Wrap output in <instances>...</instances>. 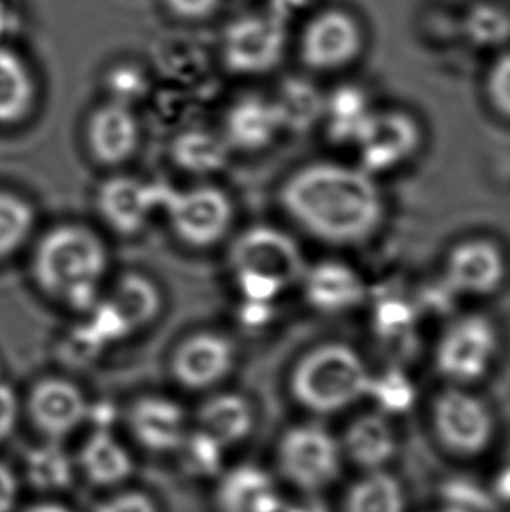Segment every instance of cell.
I'll list each match as a JSON object with an SVG mask.
<instances>
[{"instance_id":"obj_13","label":"cell","mask_w":510,"mask_h":512,"mask_svg":"<svg viewBox=\"0 0 510 512\" xmlns=\"http://www.w3.org/2000/svg\"><path fill=\"white\" fill-rule=\"evenodd\" d=\"M166 184L116 175L97 191V210L102 221L121 236L138 235L163 207Z\"/></svg>"},{"instance_id":"obj_15","label":"cell","mask_w":510,"mask_h":512,"mask_svg":"<svg viewBox=\"0 0 510 512\" xmlns=\"http://www.w3.org/2000/svg\"><path fill=\"white\" fill-rule=\"evenodd\" d=\"M236 362L235 345L217 333H196L172 355V374L180 387L208 390L226 380Z\"/></svg>"},{"instance_id":"obj_34","label":"cell","mask_w":510,"mask_h":512,"mask_svg":"<svg viewBox=\"0 0 510 512\" xmlns=\"http://www.w3.org/2000/svg\"><path fill=\"white\" fill-rule=\"evenodd\" d=\"M465 34L477 46H498L510 39V14L497 4H476L465 18Z\"/></svg>"},{"instance_id":"obj_12","label":"cell","mask_w":510,"mask_h":512,"mask_svg":"<svg viewBox=\"0 0 510 512\" xmlns=\"http://www.w3.org/2000/svg\"><path fill=\"white\" fill-rule=\"evenodd\" d=\"M364 49V32L352 14L327 9L313 16L301 35V56L311 69L332 72L348 67Z\"/></svg>"},{"instance_id":"obj_29","label":"cell","mask_w":510,"mask_h":512,"mask_svg":"<svg viewBox=\"0 0 510 512\" xmlns=\"http://www.w3.org/2000/svg\"><path fill=\"white\" fill-rule=\"evenodd\" d=\"M273 102L282 121V130L308 132L324 119L325 98L308 84H285Z\"/></svg>"},{"instance_id":"obj_19","label":"cell","mask_w":510,"mask_h":512,"mask_svg":"<svg viewBox=\"0 0 510 512\" xmlns=\"http://www.w3.org/2000/svg\"><path fill=\"white\" fill-rule=\"evenodd\" d=\"M301 285L308 305L324 315L352 312L367 298L364 278L352 266L338 261L306 268Z\"/></svg>"},{"instance_id":"obj_21","label":"cell","mask_w":510,"mask_h":512,"mask_svg":"<svg viewBox=\"0 0 510 512\" xmlns=\"http://www.w3.org/2000/svg\"><path fill=\"white\" fill-rule=\"evenodd\" d=\"M221 512H280L275 483L257 465H238L222 476L215 492Z\"/></svg>"},{"instance_id":"obj_8","label":"cell","mask_w":510,"mask_h":512,"mask_svg":"<svg viewBox=\"0 0 510 512\" xmlns=\"http://www.w3.org/2000/svg\"><path fill=\"white\" fill-rule=\"evenodd\" d=\"M497 352V327L483 315H469L444 331L435 348V366L455 385L476 383L488 374Z\"/></svg>"},{"instance_id":"obj_22","label":"cell","mask_w":510,"mask_h":512,"mask_svg":"<svg viewBox=\"0 0 510 512\" xmlns=\"http://www.w3.org/2000/svg\"><path fill=\"white\" fill-rule=\"evenodd\" d=\"M341 451L366 472L385 469L397 451V437L388 416L378 411L353 420L346 429Z\"/></svg>"},{"instance_id":"obj_24","label":"cell","mask_w":510,"mask_h":512,"mask_svg":"<svg viewBox=\"0 0 510 512\" xmlns=\"http://www.w3.org/2000/svg\"><path fill=\"white\" fill-rule=\"evenodd\" d=\"M254 416V408L245 395L222 392L203 402L198 413V429L228 448L250 436Z\"/></svg>"},{"instance_id":"obj_35","label":"cell","mask_w":510,"mask_h":512,"mask_svg":"<svg viewBox=\"0 0 510 512\" xmlns=\"http://www.w3.org/2000/svg\"><path fill=\"white\" fill-rule=\"evenodd\" d=\"M416 310L413 305L400 296H388L376 303L374 308V327L381 338L395 340L406 336L414 326Z\"/></svg>"},{"instance_id":"obj_30","label":"cell","mask_w":510,"mask_h":512,"mask_svg":"<svg viewBox=\"0 0 510 512\" xmlns=\"http://www.w3.org/2000/svg\"><path fill=\"white\" fill-rule=\"evenodd\" d=\"M27 479L30 485L42 492L65 490L72 483V460L63 450L60 441H51L37 446L27 455Z\"/></svg>"},{"instance_id":"obj_7","label":"cell","mask_w":510,"mask_h":512,"mask_svg":"<svg viewBox=\"0 0 510 512\" xmlns=\"http://www.w3.org/2000/svg\"><path fill=\"white\" fill-rule=\"evenodd\" d=\"M341 444L318 425H297L283 434L278 465L283 478L303 492H318L341 474Z\"/></svg>"},{"instance_id":"obj_43","label":"cell","mask_w":510,"mask_h":512,"mask_svg":"<svg viewBox=\"0 0 510 512\" xmlns=\"http://www.w3.org/2000/svg\"><path fill=\"white\" fill-rule=\"evenodd\" d=\"M18 499V479L6 464L0 462V512H11Z\"/></svg>"},{"instance_id":"obj_40","label":"cell","mask_w":510,"mask_h":512,"mask_svg":"<svg viewBox=\"0 0 510 512\" xmlns=\"http://www.w3.org/2000/svg\"><path fill=\"white\" fill-rule=\"evenodd\" d=\"M95 512H158V509L145 493L126 492L105 500Z\"/></svg>"},{"instance_id":"obj_20","label":"cell","mask_w":510,"mask_h":512,"mask_svg":"<svg viewBox=\"0 0 510 512\" xmlns=\"http://www.w3.org/2000/svg\"><path fill=\"white\" fill-rule=\"evenodd\" d=\"M283 132L282 121L273 100L247 95L229 107L224 118L222 137L231 151L257 153L275 142Z\"/></svg>"},{"instance_id":"obj_32","label":"cell","mask_w":510,"mask_h":512,"mask_svg":"<svg viewBox=\"0 0 510 512\" xmlns=\"http://www.w3.org/2000/svg\"><path fill=\"white\" fill-rule=\"evenodd\" d=\"M367 395L376 402L381 415H404L413 408L416 390L413 381L402 369H386L380 376H371Z\"/></svg>"},{"instance_id":"obj_36","label":"cell","mask_w":510,"mask_h":512,"mask_svg":"<svg viewBox=\"0 0 510 512\" xmlns=\"http://www.w3.org/2000/svg\"><path fill=\"white\" fill-rule=\"evenodd\" d=\"M147 76L135 65H118L107 74V90L111 100L130 105L147 93Z\"/></svg>"},{"instance_id":"obj_1","label":"cell","mask_w":510,"mask_h":512,"mask_svg":"<svg viewBox=\"0 0 510 512\" xmlns=\"http://www.w3.org/2000/svg\"><path fill=\"white\" fill-rule=\"evenodd\" d=\"M280 201L306 233L332 245L364 242L380 228L385 212L373 175L336 163H313L292 173Z\"/></svg>"},{"instance_id":"obj_46","label":"cell","mask_w":510,"mask_h":512,"mask_svg":"<svg viewBox=\"0 0 510 512\" xmlns=\"http://www.w3.org/2000/svg\"><path fill=\"white\" fill-rule=\"evenodd\" d=\"M437 512H465V511H460V509H442V511H437Z\"/></svg>"},{"instance_id":"obj_2","label":"cell","mask_w":510,"mask_h":512,"mask_svg":"<svg viewBox=\"0 0 510 512\" xmlns=\"http://www.w3.org/2000/svg\"><path fill=\"white\" fill-rule=\"evenodd\" d=\"M109 250L93 229L62 224L42 236L32 257L35 284L49 298L81 313L97 305Z\"/></svg>"},{"instance_id":"obj_39","label":"cell","mask_w":510,"mask_h":512,"mask_svg":"<svg viewBox=\"0 0 510 512\" xmlns=\"http://www.w3.org/2000/svg\"><path fill=\"white\" fill-rule=\"evenodd\" d=\"M20 415L18 395L6 381H0V443L11 436Z\"/></svg>"},{"instance_id":"obj_38","label":"cell","mask_w":510,"mask_h":512,"mask_svg":"<svg viewBox=\"0 0 510 512\" xmlns=\"http://www.w3.org/2000/svg\"><path fill=\"white\" fill-rule=\"evenodd\" d=\"M165 7L175 18L184 21L207 20L214 16L222 0H163Z\"/></svg>"},{"instance_id":"obj_42","label":"cell","mask_w":510,"mask_h":512,"mask_svg":"<svg viewBox=\"0 0 510 512\" xmlns=\"http://www.w3.org/2000/svg\"><path fill=\"white\" fill-rule=\"evenodd\" d=\"M273 319V303L243 301L240 306V320L247 329H261Z\"/></svg>"},{"instance_id":"obj_14","label":"cell","mask_w":510,"mask_h":512,"mask_svg":"<svg viewBox=\"0 0 510 512\" xmlns=\"http://www.w3.org/2000/svg\"><path fill=\"white\" fill-rule=\"evenodd\" d=\"M90 402L76 383L65 378H44L27 397V411L35 429L51 441H62L86 422Z\"/></svg>"},{"instance_id":"obj_28","label":"cell","mask_w":510,"mask_h":512,"mask_svg":"<svg viewBox=\"0 0 510 512\" xmlns=\"http://www.w3.org/2000/svg\"><path fill=\"white\" fill-rule=\"evenodd\" d=\"M343 512H406V495L385 469L366 472L346 493Z\"/></svg>"},{"instance_id":"obj_17","label":"cell","mask_w":510,"mask_h":512,"mask_svg":"<svg viewBox=\"0 0 510 512\" xmlns=\"http://www.w3.org/2000/svg\"><path fill=\"white\" fill-rule=\"evenodd\" d=\"M91 156L104 167H119L137 153L140 125L130 105L109 100L91 112L86 123Z\"/></svg>"},{"instance_id":"obj_37","label":"cell","mask_w":510,"mask_h":512,"mask_svg":"<svg viewBox=\"0 0 510 512\" xmlns=\"http://www.w3.org/2000/svg\"><path fill=\"white\" fill-rule=\"evenodd\" d=\"M486 91L493 109L510 119V51L491 65Z\"/></svg>"},{"instance_id":"obj_26","label":"cell","mask_w":510,"mask_h":512,"mask_svg":"<svg viewBox=\"0 0 510 512\" xmlns=\"http://www.w3.org/2000/svg\"><path fill=\"white\" fill-rule=\"evenodd\" d=\"M79 464L93 485L114 486L130 478L133 460L111 430H93L81 448Z\"/></svg>"},{"instance_id":"obj_3","label":"cell","mask_w":510,"mask_h":512,"mask_svg":"<svg viewBox=\"0 0 510 512\" xmlns=\"http://www.w3.org/2000/svg\"><path fill=\"white\" fill-rule=\"evenodd\" d=\"M229 270L243 301L275 303L283 292L301 284L303 252L282 229L252 226L236 236L228 254Z\"/></svg>"},{"instance_id":"obj_33","label":"cell","mask_w":510,"mask_h":512,"mask_svg":"<svg viewBox=\"0 0 510 512\" xmlns=\"http://www.w3.org/2000/svg\"><path fill=\"white\" fill-rule=\"evenodd\" d=\"M180 457L182 464L189 474L198 478H208L219 474L224 462V446L207 432L198 429L187 432L184 441L180 444Z\"/></svg>"},{"instance_id":"obj_16","label":"cell","mask_w":510,"mask_h":512,"mask_svg":"<svg viewBox=\"0 0 510 512\" xmlns=\"http://www.w3.org/2000/svg\"><path fill=\"white\" fill-rule=\"evenodd\" d=\"M505 257L497 243L474 238L458 243L449 252L446 284L467 296H488L504 282Z\"/></svg>"},{"instance_id":"obj_27","label":"cell","mask_w":510,"mask_h":512,"mask_svg":"<svg viewBox=\"0 0 510 512\" xmlns=\"http://www.w3.org/2000/svg\"><path fill=\"white\" fill-rule=\"evenodd\" d=\"M371 112L366 91L357 86H341L325 98L324 118L329 139L336 144H355Z\"/></svg>"},{"instance_id":"obj_44","label":"cell","mask_w":510,"mask_h":512,"mask_svg":"<svg viewBox=\"0 0 510 512\" xmlns=\"http://www.w3.org/2000/svg\"><path fill=\"white\" fill-rule=\"evenodd\" d=\"M116 415H118V411L112 406L111 402H98V404L88 406L86 420L95 423V430H111Z\"/></svg>"},{"instance_id":"obj_45","label":"cell","mask_w":510,"mask_h":512,"mask_svg":"<svg viewBox=\"0 0 510 512\" xmlns=\"http://www.w3.org/2000/svg\"><path fill=\"white\" fill-rule=\"evenodd\" d=\"M25 512H72L67 507L60 504H37V506L28 507Z\"/></svg>"},{"instance_id":"obj_10","label":"cell","mask_w":510,"mask_h":512,"mask_svg":"<svg viewBox=\"0 0 510 512\" xmlns=\"http://www.w3.org/2000/svg\"><path fill=\"white\" fill-rule=\"evenodd\" d=\"M432 422L439 443L458 457L481 455L495 434V422L488 406L458 387L444 390L435 399Z\"/></svg>"},{"instance_id":"obj_31","label":"cell","mask_w":510,"mask_h":512,"mask_svg":"<svg viewBox=\"0 0 510 512\" xmlns=\"http://www.w3.org/2000/svg\"><path fill=\"white\" fill-rule=\"evenodd\" d=\"M35 224V210L20 194L0 189V261L25 245Z\"/></svg>"},{"instance_id":"obj_25","label":"cell","mask_w":510,"mask_h":512,"mask_svg":"<svg viewBox=\"0 0 510 512\" xmlns=\"http://www.w3.org/2000/svg\"><path fill=\"white\" fill-rule=\"evenodd\" d=\"M229 154L231 147L222 133L208 132L201 128L180 132L170 147L175 167L198 177L222 172L228 165Z\"/></svg>"},{"instance_id":"obj_41","label":"cell","mask_w":510,"mask_h":512,"mask_svg":"<svg viewBox=\"0 0 510 512\" xmlns=\"http://www.w3.org/2000/svg\"><path fill=\"white\" fill-rule=\"evenodd\" d=\"M23 30V13L13 0H0V46L13 44Z\"/></svg>"},{"instance_id":"obj_9","label":"cell","mask_w":510,"mask_h":512,"mask_svg":"<svg viewBox=\"0 0 510 512\" xmlns=\"http://www.w3.org/2000/svg\"><path fill=\"white\" fill-rule=\"evenodd\" d=\"M285 42L278 16L243 14L222 34V60L236 76H261L282 62Z\"/></svg>"},{"instance_id":"obj_23","label":"cell","mask_w":510,"mask_h":512,"mask_svg":"<svg viewBox=\"0 0 510 512\" xmlns=\"http://www.w3.org/2000/svg\"><path fill=\"white\" fill-rule=\"evenodd\" d=\"M9 46H0V126H14L30 116L37 83L27 60Z\"/></svg>"},{"instance_id":"obj_5","label":"cell","mask_w":510,"mask_h":512,"mask_svg":"<svg viewBox=\"0 0 510 512\" xmlns=\"http://www.w3.org/2000/svg\"><path fill=\"white\" fill-rule=\"evenodd\" d=\"M161 212H165L173 235L193 249H208L222 242L235 221V205L215 186L189 189L166 187Z\"/></svg>"},{"instance_id":"obj_4","label":"cell","mask_w":510,"mask_h":512,"mask_svg":"<svg viewBox=\"0 0 510 512\" xmlns=\"http://www.w3.org/2000/svg\"><path fill=\"white\" fill-rule=\"evenodd\" d=\"M371 376L366 362L353 348L327 343L313 348L297 362L290 376V390L304 409L332 415L367 397Z\"/></svg>"},{"instance_id":"obj_6","label":"cell","mask_w":510,"mask_h":512,"mask_svg":"<svg viewBox=\"0 0 510 512\" xmlns=\"http://www.w3.org/2000/svg\"><path fill=\"white\" fill-rule=\"evenodd\" d=\"M163 298L158 285L142 273L118 278L107 296L98 299L88 315V326L105 346L125 341L158 319Z\"/></svg>"},{"instance_id":"obj_11","label":"cell","mask_w":510,"mask_h":512,"mask_svg":"<svg viewBox=\"0 0 510 512\" xmlns=\"http://www.w3.org/2000/svg\"><path fill=\"white\" fill-rule=\"evenodd\" d=\"M420 126L413 116L400 111L371 112L353 146L360 168L367 173H385L404 165L420 147Z\"/></svg>"},{"instance_id":"obj_18","label":"cell","mask_w":510,"mask_h":512,"mask_svg":"<svg viewBox=\"0 0 510 512\" xmlns=\"http://www.w3.org/2000/svg\"><path fill=\"white\" fill-rule=\"evenodd\" d=\"M131 434L145 450L179 451L187 436V416L179 402L165 395H142L128 409Z\"/></svg>"}]
</instances>
